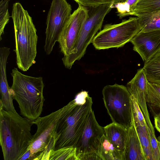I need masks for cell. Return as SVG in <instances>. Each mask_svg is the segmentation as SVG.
<instances>
[{"instance_id":"cell-13","label":"cell","mask_w":160,"mask_h":160,"mask_svg":"<svg viewBox=\"0 0 160 160\" xmlns=\"http://www.w3.org/2000/svg\"><path fill=\"white\" fill-rule=\"evenodd\" d=\"M133 50L145 62L160 51V30L140 31L131 40Z\"/></svg>"},{"instance_id":"cell-28","label":"cell","mask_w":160,"mask_h":160,"mask_svg":"<svg viewBox=\"0 0 160 160\" xmlns=\"http://www.w3.org/2000/svg\"><path fill=\"white\" fill-rule=\"evenodd\" d=\"M32 160L31 152L30 149L28 150L19 159V160Z\"/></svg>"},{"instance_id":"cell-16","label":"cell","mask_w":160,"mask_h":160,"mask_svg":"<svg viewBox=\"0 0 160 160\" xmlns=\"http://www.w3.org/2000/svg\"><path fill=\"white\" fill-rule=\"evenodd\" d=\"M123 157L124 160H146L141 143L132 123L128 129Z\"/></svg>"},{"instance_id":"cell-21","label":"cell","mask_w":160,"mask_h":160,"mask_svg":"<svg viewBox=\"0 0 160 160\" xmlns=\"http://www.w3.org/2000/svg\"><path fill=\"white\" fill-rule=\"evenodd\" d=\"M160 11V0H138L132 15L152 13Z\"/></svg>"},{"instance_id":"cell-11","label":"cell","mask_w":160,"mask_h":160,"mask_svg":"<svg viewBox=\"0 0 160 160\" xmlns=\"http://www.w3.org/2000/svg\"><path fill=\"white\" fill-rule=\"evenodd\" d=\"M87 15V8L81 5H79L78 8L71 14L58 41L61 52L64 56L69 55L73 50Z\"/></svg>"},{"instance_id":"cell-22","label":"cell","mask_w":160,"mask_h":160,"mask_svg":"<svg viewBox=\"0 0 160 160\" xmlns=\"http://www.w3.org/2000/svg\"><path fill=\"white\" fill-rule=\"evenodd\" d=\"M48 160H78L74 146L66 147L50 152Z\"/></svg>"},{"instance_id":"cell-24","label":"cell","mask_w":160,"mask_h":160,"mask_svg":"<svg viewBox=\"0 0 160 160\" xmlns=\"http://www.w3.org/2000/svg\"><path fill=\"white\" fill-rule=\"evenodd\" d=\"M138 0H125L114 4V8L117 10V15L121 19L132 15L133 8Z\"/></svg>"},{"instance_id":"cell-14","label":"cell","mask_w":160,"mask_h":160,"mask_svg":"<svg viewBox=\"0 0 160 160\" xmlns=\"http://www.w3.org/2000/svg\"><path fill=\"white\" fill-rule=\"evenodd\" d=\"M131 98L132 123L140 139L146 160H154L147 123L137 102L131 95Z\"/></svg>"},{"instance_id":"cell-5","label":"cell","mask_w":160,"mask_h":160,"mask_svg":"<svg viewBox=\"0 0 160 160\" xmlns=\"http://www.w3.org/2000/svg\"><path fill=\"white\" fill-rule=\"evenodd\" d=\"M113 3L86 7L88 15L81 29L73 50L70 54L64 56L63 63L70 69L76 60L80 59L85 54L88 45L92 42L96 33L101 29L104 18L114 8Z\"/></svg>"},{"instance_id":"cell-8","label":"cell","mask_w":160,"mask_h":160,"mask_svg":"<svg viewBox=\"0 0 160 160\" xmlns=\"http://www.w3.org/2000/svg\"><path fill=\"white\" fill-rule=\"evenodd\" d=\"M103 127L100 126L92 110L89 113L84 127L75 147L78 160H101L99 151Z\"/></svg>"},{"instance_id":"cell-19","label":"cell","mask_w":160,"mask_h":160,"mask_svg":"<svg viewBox=\"0 0 160 160\" xmlns=\"http://www.w3.org/2000/svg\"><path fill=\"white\" fill-rule=\"evenodd\" d=\"M99 153L101 160H124L123 154L114 147L104 134L101 139Z\"/></svg>"},{"instance_id":"cell-3","label":"cell","mask_w":160,"mask_h":160,"mask_svg":"<svg viewBox=\"0 0 160 160\" xmlns=\"http://www.w3.org/2000/svg\"><path fill=\"white\" fill-rule=\"evenodd\" d=\"M13 20L15 40L16 63L22 71H27L35 63L38 36L32 18L21 4L12 7Z\"/></svg>"},{"instance_id":"cell-26","label":"cell","mask_w":160,"mask_h":160,"mask_svg":"<svg viewBox=\"0 0 160 160\" xmlns=\"http://www.w3.org/2000/svg\"><path fill=\"white\" fill-rule=\"evenodd\" d=\"M79 5L84 7H89L101 4L113 3L114 4L122 2L125 0H74Z\"/></svg>"},{"instance_id":"cell-29","label":"cell","mask_w":160,"mask_h":160,"mask_svg":"<svg viewBox=\"0 0 160 160\" xmlns=\"http://www.w3.org/2000/svg\"><path fill=\"white\" fill-rule=\"evenodd\" d=\"M153 117L155 127L157 130L160 133V117L154 116Z\"/></svg>"},{"instance_id":"cell-10","label":"cell","mask_w":160,"mask_h":160,"mask_svg":"<svg viewBox=\"0 0 160 160\" xmlns=\"http://www.w3.org/2000/svg\"><path fill=\"white\" fill-rule=\"evenodd\" d=\"M64 107L43 117H39L32 121L37 126L36 133L33 135L30 150L32 160H42L43 153L49 143L54 127L62 114Z\"/></svg>"},{"instance_id":"cell-30","label":"cell","mask_w":160,"mask_h":160,"mask_svg":"<svg viewBox=\"0 0 160 160\" xmlns=\"http://www.w3.org/2000/svg\"><path fill=\"white\" fill-rule=\"evenodd\" d=\"M157 139L159 142L160 145V136H159V137H158Z\"/></svg>"},{"instance_id":"cell-7","label":"cell","mask_w":160,"mask_h":160,"mask_svg":"<svg viewBox=\"0 0 160 160\" xmlns=\"http://www.w3.org/2000/svg\"><path fill=\"white\" fill-rule=\"evenodd\" d=\"M105 107L112 122L127 129L132 123L131 94L127 87L115 84L102 90Z\"/></svg>"},{"instance_id":"cell-23","label":"cell","mask_w":160,"mask_h":160,"mask_svg":"<svg viewBox=\"0 0 160 160\" xmlns=\"http://www.w3.org/2000/svg\"><path fill=\"white\" fill-rule=\"evenodd\" d=\"M147 104L160 107V83L148 82L146 97Z\"/></svg>"},{"instance_id":"cell-12","label":"cell","mask_w":160,"mask_h":160,"mask_svg":"<svg viewBox=\"0 0 160 160\" xmlns=\"http://www.w3.org/2000/svg\"><path fill=\"white\" fill-rule=\"evenodd\" d=\"M148 81L143 68L138 69L134 78L127 85L131 95L138 104L144 117L148 128L155 132L148 110L146 97Z\"/></svg>"},{"instance_id":"cell-17","label":"cell","mask_w":160,"mask_h":160,"mask_svg":"<svg viewBox=\"0 0 160 160\" xmlns=\"http://www.w3.org/2000/svg\"><path fill=\"white\" fill-rule=\"evenodd\" d=\"M103 128L104 135L107 138L123 155L127 139L128 129L112 122Z\"/></svg>"},{"instance_id":"cell-20","label":"cell","mask_w":160,"mask_h":160,"mask_svg":"<svg viewBox=\"0 0 160 160\" xmlns=\"http://www.w3.org/2000/svg\"><path fill=\"white\" fill-rule=\"evenodd\" d=\"M141 25V31L146 32L160 30V11L137 15Z\"/></svg>"},{"instance_id":"cell-9","label":"cell","mask_w":160,"mask_h":160,"mask_svg":"<svg viewBox=\"0 0 160 160\" xmlns=\"http://www.w3.org/2000/svg\"><path fill=\"white\" fill-rule=\"evenodd\" d=\"M72 8L66 0H52L46 22L44 49L49 55L71 15Z\"/></svg>"},{"instance_id":"cell-2","label":"cell","mask_w":160,"mask_h":160,"mask_svg":"<svg viewBox=\"0 0 160 160\" xmlns=\"http://www.w3.org/2000/svg\"><path fill=\"white\" fill-rule=\"evenodd\" d=\"M32 121L0 104V143L4 160H19L28 150L33 138Z\"/></svg>"},{"instance_id":"cell-15","label":"cell","mask_w":160,"mask_h":160,"mask_svg":"<svg viewBox=\"0 0 160 160\" xmlns=\"http://www.w3.org/2000/svg\"><path fill=\"white\" fill-rule=\"evenodd\" d=\"M10 51L3 48L0 50V92L1 96L0 104L5 110L15 112L13 103V98L11 93L10 87L7 78L6 67L8 57Z\"/></svg>"},{"instance_id":"cell-27","label":"cell","mask_w":160,"mask_h":160,"mask_svg":"<svg viewBox=\"0 0 160 160\" xmlns=\"http://www.w3.org/2000/svg\"><path fill=\"white\" fill-rule=\"evenodd\" d=\"M148 108L153 117H160V107L147 104Z\"/></svg>"},{"instance_id":"cell-4","label":"cell","mask_w":160,"mask_h":160,"mask_svg":"<svg viewBox=\"0 0 160 160\" xmlns=\"http://www.w3.org/2000/svg\"><path fill=\"white\" fill-rule=\"evenodd\" d=\"M11 74V93L18 104L21 114L29 120H35L42 112L45 101L42 77L24 75L16 68L12 69Z\"/></svg>"},{"instance_id":"cell-18","label":"cell","mask_w":160,"mask_h":160,"mask_svg":"<svg viewBox=\"0 0 160 160\" xmlns=\"http://www.w3.org/2000/svg\"><path fill=\"white\" fill-rule=\"evenodd\" d=\"M143 68L149 82L160 83V51L145 62Z\"/></svg>"},{"instance_id":"cell-1","label":"cell","mask_w":160,"mask_h":160,"mask_svg":"<svg viewBox=\"0 0 160 160\" xmlns=\"http://www.w3.org/2000/svg\"><path fill=\"white\" fill-rule=\"evenodd\" d=\"M92 99L88 92L82 91L64 106L52 135V150L76 145L84 127L88 116L92 110Z\"/></svg>"},{"instance_id":"cell-25","label":"cell","mask_w":160,"mask_h":160,"mask_svg":"<svg viewBox=\"0 0 160 160\" xmlns=\"http://www.w3.org/2000/svg\"><path fill=\"white\" fill-rule=\"evenodd\" d=\"M10 0H1L0 2V41L4 30L9 20L10 16L8 11V3Z\"/></svg>"},{"instance_id":"cell-6","label":"cell","mask_w":160,"mask_h":160,"mask_svg":"<svg viewBox=\"0 0 160 160\" xmlns=\"http://www.w3.org/2000/svg\"><path fill=\"white\" fill-rule=\"evenodd\" d=\"M139 18L130 17L117 24H107L94 38L92 43L98 50L118 48L130 42L141 30Z\"/></svg>"}]
</instances>
